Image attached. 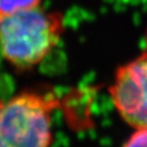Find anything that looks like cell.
<instances>
[{
	"label": "cell",
	"mask_w": 147,
	"mask_h": 147,
	"mask_svg": "<svg viewBox=\"0 0 147 147\" xmlns=\"http://www.w3.org/2000/svg\"><path fill=\"white\" fill-rule=\"evenodd\" d=\"M64 32L62 14L42 6L0 18V51L16 69L26 71L43 61Z\"/></svg>",
	"instance_id": "obj_1"
},
{
	"label": "cell",
	"mask_w": 147,
	"mask_h": 147,
	"mask_svg": "<svg viewBox=\"0 0 147 147\" xmlns=\"http://www.w3.org/2000/svg\"><path fill=\"white\" fill-rule=\"evenodd\" d=\"M123 147H147V127L136 129Z\"/></svg>",
	"instance_id": "obj_5"
},
{
	"label": "cell",
	"mask_w": 147,
	"mask_h": 147,
	"mask_svg": "<svg viewBox=\"0 0 147 147\" xmlns=\"http://www.w3.org/2000/svg\"><path fill=\"white\" fill-rule=\"evenodd\" d=\"M145 52L147 53V32H146V51Z\"/></svg>",
	"instance_id": "obj_6"
},
{
	"label": "cell",
	"mask_w": 147,
	"mask_h": 147,
	"mask_svg": "<svg viewBox=\"0 0 147 147\" xmlns=\"http://www.w3.org/2000/svg\"><path fill=\"white\" fill-rule=\"evenodd\" d=\"M119 115L135 129L147 127V53L117 69L109 88Z\"/></svg>",
	"instance_id": "obj_3"
},
{
	"label": "cell",
	"mask_w": 147,
	"mask_h": 147,
	"mask_svg": "<svg viewBox=\"0 0 147 147\" xmlns=\"http://www.w3.org/2000/svg\"><path fill=\"white\" fill-rule=\"evenodd\" d=\"M58 100L30 90L0 102V147H49L51 117Z\"/></svg>",
	"instance_id": "obj_2"
},
{
	"label": "cell",
	"mask_w": 147,
	"mask_h": 147,
	"mask_svg": "<svg viewBox=\"0 0 147 147\" xmlns=\"http://www.w3.org/2000/svg\"><path fill=\"white\" fill-rule=\"evenodd\" d=\"M42 0H0V18L41 6Z\"/></svg>",
	"instance_id": "obj_4"
}]
</instances>
